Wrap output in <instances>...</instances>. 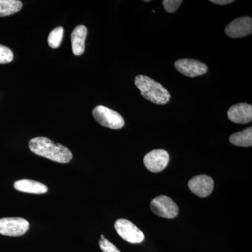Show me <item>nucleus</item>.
Segmentation results:
<instances>
[{
    "label": "nucleus",
    "mask_w": 252,
    "mask_h": 252,
    "mask_svg": "<svg viewBox=\"0 0 252 252\" xmlns=\"http://www.w3.org/2000/svg\"><path fill=\"white\" fill-rule=\"evenodd\" d=\"M29 148L36 155L60 163H67L73 157L72 152L67 147L55 143L45 137L32 139L29 142Z\"/></svg>",
    "instance_id": "1"
},
{
    "label": "nucleus",
    "mask_w": 252,
    "mask_h": 252,
    "mask_svg": "<svg viewBox=\"0 0 252 252\" xmlns=\"http://www.w3.org/2000/svg\"><path fill=\"white\" fill-rule=\"evenodd\" d=\"M135 84L144 98L154 104H165L170 101L171 96L168 91L147 76H137Z\"/></svg>",
    "instance_id": "2"
},
{
    "label": "nucleus",
    "mask_w": 252,
    "mask_h": 252,
    "mask_svg": "<svg viewBox=\"0 0 252 252\" xmlns=\"http://www.w3.org/2000/svg\"><path fill=\"white\" fill-rule=\"evenodd\" d=\"M93 116L101 126L109 128L119 130L125 125L124 118L121 114L104 106L96 107L93 111Z\"/></svg>",
    "instance_id": "3"
},
{
    "label": "nucleus",
    "mask_w": 252,
    "mask_h": 252,
    "mask_svg": "<svg viewBox=\"0 0 252 252\" xmlns=\"http://www.w3.org/2000/svg\"><path fill=\"white\" fill-rule=\"evenodd\" d=\"M29 228V222L21 217H6L0 220V234L6 236H21L26 234Z\"/></svg>",
    "instance_id": "4"
},
{
    "label": "nucleus",
    "mask_w": 252,
    "mask_h": 252,
    "mask_svg": "<svg viewBox=\"0 0 252 252\" xmlns=\"http://www.w3.org/2000/svg\"><path fill=\"white\" fill-rule=\"evenodd\" d=\"M114 228L118 234L128 243L137 244L144 241L143 232L130 220L124 219L117 220L114 224Z\"/></svg>",
    "instance_id": "5"
},
{
    "label": "nucleus",
    "mask_w": 252,
    "mask_h": 252,
    "mask_svg": "<svg viewBox=\"0 0 252 252\" xmlns=\"http://www.w3.org/2000/svg\"><path fill=\"white\" fill-rule=\"evenodd\" d=\"M151 209L155 215L166 219H173L177 216L178 206L172 199L166 195H160L151 202Z\"/></svg>",
    "instance_id": "6"
},
{
    "label": "nucleus",
    "mask_w": 252,
    "mask_h": 252,
    "mask_svg": "<svg viewBox=\"0 0 252 252\" xmlns=\"http://www.w3.org/2000/svg\"><path fill=\"white\" fill-rule=\"evenodd\" d=\"M170 160V155L163 149H155L146 154L144 158V163L147 170L152 172L162 171Z\"/></svg>",
    "instance_id": "7"
},
{
    "label": "nucleus",
    "mask_w": 252,
    "mask_h": 252,
    "mask_svg": "<svg viewBox=\"0 0 252 252\" xmlns=\"http://www.w3.org/2000/svg\"><path fill=\"white\" fill-rule=\"evenodd\" d=\"M175 67L178 72L191 78L203 75L208 70V67L205 63L193 59L178 60L175 63Z\"/></svg>",
    "instance_id": "8"
},
{
    "label": "nucleus",
    "mask_w": 252,
    "mask_h": 252,
    "mask_svg": "<svg viewBox=\"0 0 252 252\" xmlns=\"http://www.w3.org/2000/svg\"><path fill=\"white\" fill-rule=\"evenodd\" d=\"M252 32V18L249 16L237 18L227 25L225 33L231 38L244 37Z\"/></svg>",
    "instance_id": "9"
},
{
    "label": "nucleus",
    "mask_w": 252,
    "mask_h": 252,
    "mask_svg": "<svg viewBox=\"0 0 252 252\" xmlns=\"http://www.w3.org/2000/svg\"><path fill=\"white\" fill-rule=\"evenodd\" d=\"M189 187L197 196L205 198L213 191L214 180L207 175L195 176L189 181Z\"/></svg>",
    "instance_id": "10"
},
{
    "label": "nucleus",
    "mask_w": 252,
    "mask_h": 252,
    "mask_svg": "<svg viewBox=\"0 0 252 252\" xmlns=\"http://www.w3.org/2000/svg\"><path fill=\"white\" fill-rule=\"evenodd\" d=\"M230 122L238 124H247L252 120V105L248 103L236 104L228 111Z\"/></svg>",
    "instance_id": "11"
},
{
    "label": "nucleus",
    "mask_w": 252,
    "mask_h": 252,
    "mask_svg": "<svg viewBox=\"0 0 252 252\" xmlns=\"http://www.w3.org/2000/svg\"><path fill=\"white\" fill-rule=\"evenodd\" d=\"M88 34V30L85 26L79 25L74 28L71 34V41L73 54L75 56H81L85 51V41Z\"/></svg>",
    "instance_id": "12"
},
{
    "label": "nucleus",
    "mask_w": 252,
    "mask_h": 252,
    "mask_svg": "<svg viewBox=\"0 0 252 252\" xmlns=\"http://www.w3.org/2000/svg\"><path fill=\"white\" fill-rule=\"evenodd\" d=\"M14 188L18 191L32 194H44L48 191V187L40 182L31 180H21L14 183Z\"/></svg>",
    "instance_id": "13"
},
{
    "label": "nucleus",
    "mask_w": 252,
    "mask_h": 252,
    "mask_svg": "<svg viewBox=\"0 0 252 252\" xmlns=\"http://www.w3.org/2000/svg\"><path fill=\"white\" fill-rule=\"evenodd\" d=\"M229 140L230 143L238 147H252V127H248L241 132H235L230 135Z\"/></svg>",
    "instance_id": "14"
},
{
    "label": "nucleus",
    "mask_w": 252,
    "mask_h": 252,
    "mask_svg": "<svg viewBox=\"0 0 252 252\" xmlns=\"http://www.w3.org/2000/svg\"><path fill=\"white\" fill-rule=\"evenodd\" d=\"M22 6V1L18 0H0V17L16 14Z\"/></svg>",
    "instance_id": "15"
},
{
    "label": "nucleus",
    "mask_w": 252,
    "mask_h": 252,
    "mask_svg": "<svg viewBox=\"0 0 252 252\" xmlns=\"http://www.w3.org/2000/svg\"><path fill=\"white\" fill-rule=\"evenodd\" d=\"M63 34H64V29L61 26L53 30L48 37V43L50 47L52 49L59 48L62 43Z\"/></svg>",
    "instance_id": "16"
},
{
    "label": "nucleus",
    "mask_w": 252,
    "mask_h": 252,
    "mask_svg": "<svg viewBox=\"0 0 252 252\" xmlns=\"http://www.w3.org/2000/svg\"><path fill=\"white\" fill-rule=\"evenodd\" d=\"M14 59V54L9 48L0 44V64H7Z\"/></svg>",
    "instance_id": "17"
},
{
    "label": "nucleus",
    "mask_w": 252,
    "mask_h": 252,
    "mask_svg": "<svg viewBox=\"0 0 252 252\" xmlns=\"http://www.w3.org/2000/svg\"><path fill=\"white\" fill-rule=\"evenodd\" d=\"M182 3V0H164L162 1L164 8L168 13L175 12L179 9Z\"/></svg>",
    "instance_id": "18"
},
{
    "label": "nucleus",
    "mask_w": 252,
    "mask_h": 252,
    "mask_svg": "<svg viewBox=\"0 0 252 252\" xmlns=\"http://www.w3.org/2000/svg\"><path fill=\"white\" fill-rule=\"evenodd\" d=\"M99 248L103 252H121L115 245L105 238H101L99 241Z\"/></svg>",
    "instance_id": "19"
},
{
    "label": "nucleus",
    "mask_w": 252,
    "mask_h": 252,
    "mask_svg": "<svg viewBox=\"0 0 252 252\" xmlns=\"http://www.w3.org/2000/svg\"><path fill=\"white\" fill-rule=\"evenodd\" d=\"M233 0H211V2L219 5H226L233 2Z\"/></svg>",
    "instance_id": "20"
},
{
    "label": "nucleus",
    "mask_w": 252,
    "mask_h": 252,
    "mask_svg": "<svg viewBox=\"0 0 252 252\" xmlns=\"http://www.w3.org/2000/svg\"><path fill=\"white\" fill-rule=\"evenodd\" d=\"M104 236L103 235H101V238H104Z\"/></svg>",
    "instance_id": "21"
},
{
    "label": "nucleus",
    "mask_w": 252,
    "mask_h": 252,
    "mask_svg": "<svg viewBox=\"0 0 252 252\" xmlns=\"http://www.w3.org/2000/svg\"><path fill=\"white\" fill-rule=\"evenodd\" d=\"M145 2H149V1H151L150 0H147V1H144Z\"/></svg>",
    "instance_id": "22"
}]
</instances>
